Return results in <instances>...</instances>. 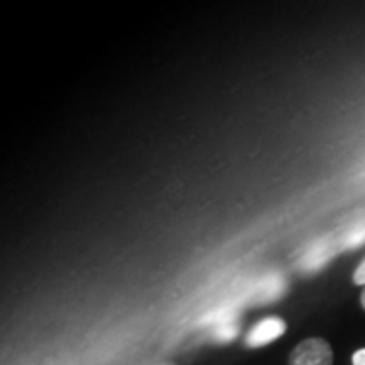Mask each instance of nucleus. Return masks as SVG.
<instances>
[{"instance_id":"1","label":"nucleus","mask_w":365,"mask_h":365,"mask_svg":"<svg viewBox=\"0 0 365 365\" xmlns=\"http://www.w3.org/2000/svg\"><path fill=\"white\" fill-rule=\"evenodd\" d=\"M336 252H339L336 239L322 237V239L313 240L298 257V269L304 272L319 271V269L325 267L331 261V257Z\"/></svg>"},{"instance_id":"2","label":"nucleus","mask_w":365,"mask_h":365,"mask_svg":"<svg viewBox=\"0 0 365 365\" xmlns=\"http://www.w3.org/2000/svg\"><path fill=\"white\" fill-rule=\"evenodd\" d=\"M331 346L323 339H308L296 345L289 357V365H331Z\"/></svg>"},{"instance_id":"3","label":"nucleus","mask_w":365,"mask_h":365,"mask_svg":"<svg viewBox=\"0 0 365 365\" xmlns=\"http://www.w3.org/2000/svg\"><path fill=\"white\" fill-rule=\"evenodd\" d=\"M286 322L279 317H267L257 322L250 328V331L245 336V344L252 349H259V346H266L272 344L274 340L281 339L286 331Z\"/></svg>"},{"instance_id":"4","label":"nucleus","mask_w":365,"mask_h":365,"mask_svg":"<svg viewBox=\"0 0 365 365\" xmlns=\"http://www.w3.org/2000/svg\"><path fill=\"white\" fill-rule=\"evenodd\" d=\"M239 333V323L235 322L234 313L223 309L218 317L213 319V339L218 341H230Z\"/></svg>"},{"instance_id":"5","label":"nucleus","mask_w":365,"mask_h":365,"mask_svg":"<svg viewBox=\"0 0 365 365\" xmlns=\"http://www.w3.org/2000/svg\"><path fill=\"white\" fill-rule=\"evenodd\" d=\"M336 244H339V249H346L354 250L360 247V245L365 244V217L359 218L357 222H354L352 225L346 227L341 235L336 239Z\"/></svg>"},{"instance_id":"6","label":"nucleus","mask_w":365,"mask_h":365,"mask_svg":"<svg viewBox=\"0 0 365 365\" xmlns=\"http://www.w3.org/2000/svg\"><path fill=\"white\" fill-rule=\"evenodd\" d=\"M354 282L359 286H365V257H364V261L359 264V267L355 269Z\"/></svg>"},{"instance_id":"7","label":"nucleus","mask_w":365,"mask_h":365,"mask_svg":"<svg viewBox=\"0 0 365 365\" xmlns=\"http://www.w3.org/2000/svg\"><path fill=\"white\" fill-rule=\"evenodd\" d=\"M352 362H354V365H365V349H360L354 354Z\"/></svg>"},{"instance_id":"8","label":"nucleus","mask_w":365,"mask_h":365,"mask_svg":"<svg viewBox=\"0 0 365 365\" xmlns=\"http://www.w3.org/2000/svg\"><path fill=\"white\" fill-rule=\"evenodd\" d=\"M360 301H362V307L365 308V287H364V291H362V296H360Z\"/></svg>"}]
</instances>
